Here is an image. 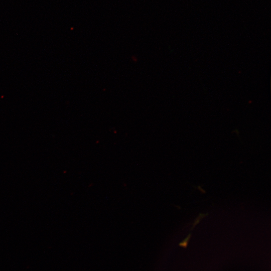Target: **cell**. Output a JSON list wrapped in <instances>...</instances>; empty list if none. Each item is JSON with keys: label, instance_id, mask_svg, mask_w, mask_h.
I'll use <instances>...</instances> for the list:
<instances>
[{"label": "cell", "instance_id": "1", "mask_svg": "<svg viewBox=\"0 0 271 271\" xmlns=\"http://www.w3.org/2000/svg\"><path fill=\"white\" fill-rule=\"evenodd\" d=\"M191 237V234L190 233L189 234V235H187V236L184 240H183L181 242H180L179 243V245L184 248H187Z\"/></svg>", "mask_w": 271, "mask_h": 271}]
</instances>
